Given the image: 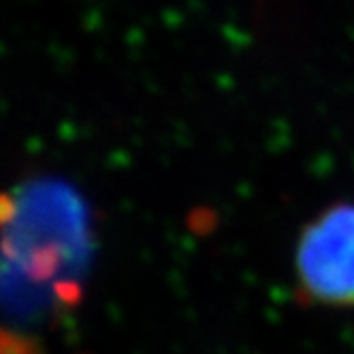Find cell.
Returning a JSON list of instances; mask_svg holds the SVG:
<instances>
[{
  "mask_svg": "<svg viewBox=\"0 0 354 354\" xmlns=\"http://www.w3.org/2000/svg\"><path fill=\"white\" fill-rule=\"evenodd\" d=\"M301 290L320 306H354V203L324 209L297 243Z\"/></svg>",
  "mask_w": 354,
  "mask_h": 354,
  "instance_id": "1",
  "label": "cell"
}]
</instances>
